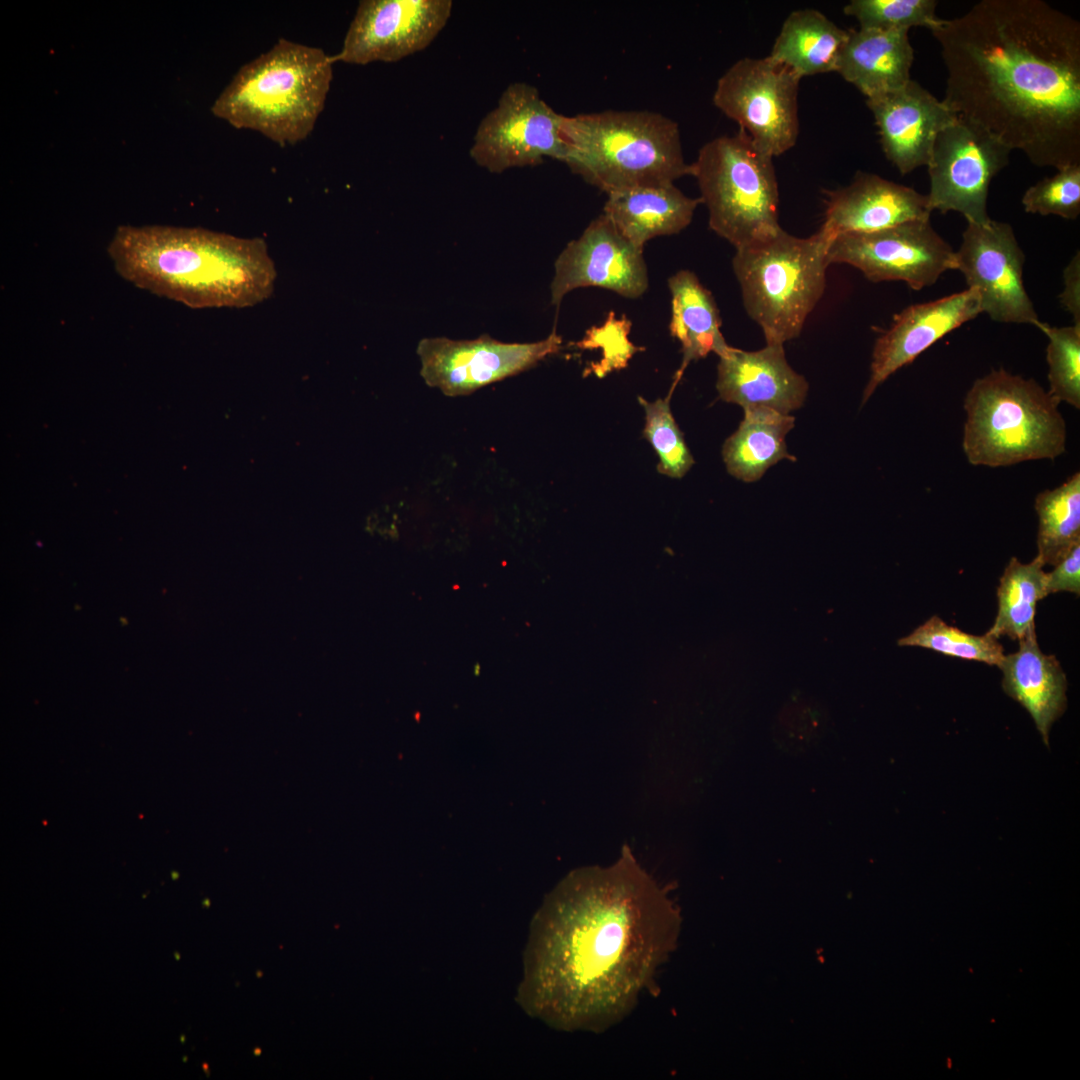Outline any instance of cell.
Here are the masks:
<instances>
[{
    "instance_id": "cell-8",
    "label": "cell",
    "mask_w": 1080,
    "mask_h": 1080,
    "mask_svg": "<svg viewBox=\"0 0 1080 1080\" xmlns=\"http://www.w3.org/2000/svg\"><path fill=\"white\" fill-rule=\"evenodd\" d=\"M690 168L708 210L710 229L735 249L782 229L773 157L742 130L706 142Z\"/></svg>"
},
{
    "instance_id": "cell-19",
    "label": "cell",
    "mask_w": 1080,
    "mask_h": 1080,
    "mask_svg": "<svg viewBox=\"0 0 1080 1080\" xmlns=\"http://www.w3.org/2000/svg\"><path fill=\"white\" fill-rule=\"evenodd\" d=\"M931 213L927 194L859 171L849 185L827 192L820 229L833 239L840 234L869 233L914 220H930Z\"/></svg>"
},
{
    "instance_id": "cell-12",
    "label": "cell",
    "mask_w": 1080,
    "mask_h": 1080,
    "mask_svg": "<svg viewBox=\"0 0 1080 1080\" xmlns=\"http://www.w3.org/2000/svg\"><path fill=\"white\" fill-rule=\"evenodd\" d=\"M828 263L851 265L872 282L903 281L913 290L932 286L955 270V251L930 220H914L869 233L835 236Z\"/></svg>"
},
{
    "instance_id": "cell-17",
    "label": "cell",
    "mask_w": 1080,
    "mask_h": 1080,
    "mask_svg": "<svg viewBox=\"0 0 1080 1080\" xmlns=\"http://www.w3.org/2000/svg\"><path fill=\"white\" fill-rule=\"evenodd\" d=\"M886 158L902 174L927 166L939 132L957 115L917 81L866 98Z\"/></svg>"
},
{
    "instance_id": "cell-28",
    "label": "cell",
    "mask_w": 1080,
    "mask_h": 1080,
    "mask_svg": "<svg viewBox=\"0 0 1080 1080\" xmlns=\"http://www.w3.org/2000/svg\"><path fill=\"white\" fill-rule=\"evenodd\" d=\"M1034 507L1039 519L1037 557L1044 566H1055L1080 542V473L1037 494Z\"/></svg>"
},
{
    "instance_id": "cell-22",
    "label": "cell",
    "mask_w": 1080,
    "mask_h": 1080,
    "mask_svg": "<svg viewBox=\"0 0 1080 1080\" xmlns=\"http://www.w3.org/2000/svg\"><path fill=\"white\" fill-rule=\"evenodd\" d=\"M908 32L848 30L835 72L866 98L905 86L914 61Z\"/></svg>"
},
{
    "instance_id": "cell-21",
    "label": "cell",
    "mask_w": 1080,
    "mask_h": 1080,
    "mask_svg": "<svg viewBox=\"0 0 1080 1080\" xmlns=\"http://www.w3.org/2000/svg\"><path fill=\"white\" fill-rule=\"evenodd\" d=\"M1002 689L1020 703L1032 717L1043 742L1067 707V678L1054 655L1043 653L1036 632L1019 640V649L1004 655L998 665Z\"/></svg>"
},
{
    "instance_id": "cell-35",
    "label": "cell",
    "mask_w": 1080,
    "mask_h": 1080,
    "mask_svg": "<svg viewBox=\"0 0 1080 1080\" xmlns=\"http://www.w3.org/2000/svg\"><path fill=\"white\" fill-rule=\"evenodd\" d=\"M1063 290L1059 302L1069 312L1075 325H1080V253L1076 252L1063 270Z\"/></svg>"
},
{
    "instance_id": "cell-2",
    "label": "cell",
    "mask_w": 1080,
    "mask_h": 1080,
    "mask_svg": "<svg viewBox=\"0 0 1080 1080\" xmlns=\"http://www.w3.org/2000/svg\"><path fill=\"white\" fill-rule=\"evenodd\" d=\"M943 101L1039 167L1080 164V23L1043 0H982L931 31Z\"/></svg>"
},
{
    "instance_id": "cell-1",
    "label": "cell",
    "mask_w": 1080,
    "mask_h": 1080,
    "mask_svg": "<svg viewBox=\"0 0 1080 1080\" xmlns=\"http://www.w3.org/2000/svg\"><path fill=\"white\" fill-rule=\"evenodd\" d=\"M681 917L625 845L607 867L572 871L534 916L517 1000L566 1032H603L655 988Z\"/></svg>"
},
{
    "instance_id": "cell-38",
    "label": "cell",
    "mask_w": 1080,
    "mask_h": 1080,
    "mask_svg": "<svg viewBox=\"0 0 1080 1080\" xmlns=\"http://www.w3.org/2000/svg\"><path fill=\"white\" fill-rule=\"evenodd\" d=\"M175 957H176V959H179V958H180V957H179V954H178L177 952L175 953Z\"/></svg>"
},
{
    "instance_id": "cell-34",
    "label": "cell",
    "mask_w": 1080,
    "mask_h": 1080,
    "mask_svg": "<svg viewBox=\"0 0 1080 1080\" xmlns=\"http://www.w3.org/2000/svg\"><path fill=\"white\" fill-rule=\"evenodd\" d=\"M1046 594L1071 592L1080 594V542L1075 544L1068 554L1059 561L1054 569L1046 573Z\"/></svg>"
},
{
    "instance_id": "cell-26",
    "label": "cell",
    "mask_w": 1080,
    "mask_h": 1080,
    "mask_svg": "<svg viewBox=\"0 0 1080 1080\" xmlns=\"http://www.w3.org/2000/svg\"><path fill=\"white\" fill-rule=\"evenodd\" d=\"M795 418L765 407L744 409V419L724 443L723 460L737 479L753 482L782 459L795 461L787 451L785 437Z\"/></svg>"
},
{
    "instance_id": "cell-11",
    "label": "cell",
    "mask_w": 1080,
    "mask_h": 1080,
    "mask_svg": "<svg viewBox=\"0 0 1080 1080\" xmlns=\"http://www.w3.org/2000/svg\"><path fill=\"white\" fill-rule=\"evenodd\" d=\"M563 118L541 98L535 86L512 83L478 125L470 156L491 173L536 166L546 157L562 161Z\"/></svg>"
},
{
    "instance_id": "cell-37",
    "label": "cell",
    "mask_w": 1080,
    "mask_h": 1080,
    "mask_svg": "<svg viewBox=\"0 0 1080 1080\" xmlns=\"http://www.w3.org/2000/svg\"><path fill=\"white\" fill-rule=\"evenodd\" d=\"M260 1052H261V1050L259 1048L255 1049V1054L256 1055L260 1054Z\"/></svg>"
},
{
    "instance_id": "cell-30",
    "label": "cell",
    "mask_w": 1080,
    "mask_h": 1080,
    "mask_svg": "<svg viewBox=\"0 0 1080 1080\" xmlns=\"http://www.w3.org/2000/svg\"><path fill=\"white\" fill-rule=\"evenodd\" d=\"M679 381L674 379L666 398L648 402L639 397L645 410L643 436L659 457L657 470L672 478H682L694 464V459L684 441L670 409V398Z\"/></svg>"
},
{
    "instance_id": "cell-3",
    "label": "cell",
    "mask_w": 1080,
    "mask_h": 1080,
    "mask_svg": "<svg viewBox=\"0 0 1080 1080\" xmlns=\"http://www.w3.org/2000/svg\"><path fill=\"white\" fill-rule=\"evenodd\" d=\"M107 253L123 279L191 309L255 306L277 279L264 239L200 227L122 225Z\"/></svg>"
},
{
    "instance_id": "cell-33",
    "label": "cell",
    "mask_w": 1080,
    "mask_h": 1080,
    "mask_svg": "<svg viewBox=\"0 0 1080 1080\" xmlns=\"http://www.w3.org/2000/svg\"><path fill=\"white\" fill-rule=\"evenodd\" d=\"M1021 203L1027 213L1075 220L1080 215V164H1073L1030 186Z\"/></svg>"
},
{
    "instance_id": "cell-7",
    "label": "cell",
    "mask_w": 1080,
    "mask_h": 1080,
    "mask_svg": "<svg viewBox=\"0 0 1080 1080\" xmlns=\"http://www.w3.org/2000/svg\"><path fill=\"white\" fill-rule=\"evenodd\" d=\"M831 240L821 229L805 238L781 229L736 249L732 267L743 304L766 344L784 345L800 335L826 288Z\"/></svg>"
},
{
    "instance_id": "cell-4",
    "label": "cell",
    "mask_w": 1080,
    "mask_h": 1080,
    "mask_svg": "<svg viewBox=\"0 0 1080 1080\" xmlns=\"http://www.w3.org/2000/svg\"><path fill=\"white\" fill-rule=\"evenodd\" d=\"M333 63L321 48L281 38L238 70L212 113L281 146L294 145L311 134L324 109Z\"/></svg>"
},
{
    "instance_id": "cell-39",
    "label": "cell",
    "mask_w": 1080,
    "mask_h": 1080,
    "mask_svg": "<svg viewBox=\"0 0 1080 1080\" xmlns=\"http://www.w3.org/2000/svg\"><path fill=\"white\" fill-rule=\"evenodd\" d=\"M203 1069L207 1070V1064H203Z\"/></svg>"
},
{
    "instance_id": "cell-16",
    "label": "cell",
    "mask_w": 1080,
    "mask_h": 1080,
    "mask_svg": "<svg viewBox=\"0 0 1080 1080\" xmlns=\"http://www.w3.org/2000/svg\"><path fill=\"white\" fill-rule=\"evenodd\" d=\"M551 282V303L582 287H599L635 299L648 289V270L640 249L628 241L603 215L557 257Z\"/></svg>"
},
{
    "instance_id": "cell-10",
    "label": "cell",
    "mask_w": 1080,
    "mask_h": 1080,
    "mask_svg": "<svg viewBox=\"0 0 1080 1080\" xmlns=\"http://www.w3.org/2000/svg\"><path fill=\"white\" fill-rule=\"evenodd\" d=\"M1011 151L983 128L957 117L937 135L927 164L932 211H955L967 222L987 224L990 183L1008 165Z\"/></svg>"
},
{
    "instance_id": "cell-31",
    "label": "cell",
    "mask_w": 1080,
    "mask_h": 1080,
    "mask_svg": "<svg viewBox=\"0 0 1080 1080\" xmlns=\"http://www.w3.org/2000/svg\"><path fill=\"white\" fill-rule=\"evenodd\" d=\"M937 5L935 0H851L843 10L862 29L909 31L925 27L933 31L945 20L937 17Z\"/></svg>"
},
{
    "instance_id": "cell-14",
    "label": "cell",
    "mask_w": 1080,
    "mask_h": 1080,
    "mask_svg": "<svg viewBox=\"0 0 1080 1080\" xmlns=\"http://www.w3.org/2000/svg\"><path fill=\"white\" fill-rule=\"evenodd\" d=\"M1024 262L1012 226L993 219L985 225L967 222L955 252V270L978 291L982 313L996 322L1037 327L1041 321L1024 287Z\"/></svg>"
},
{
    "instance_id": "cell-6",
    "label": "cell",
    "mask_w": 1080,
    "mask_h": 1080,
    "mask_svg": "<svg viewBox=\"0 0 1080 1080\" xmlns=\"http://www.w3.org/2000/svg\"><path fill=\"white\" fill-rule=\"evenodd\" d=\"M1059 404L1035 380L1003 368L978 378L964 399L967 460L995 468L1062 455L1067 429Z\"/></svg>"
},
{
    "instance_id": "cell-24",
    "label": "cell",
    "mask_w": 1080,
    "mask_h": 1080,
    "mask_svg": "<svg viewBox=\"0 0 1080 1080\" xmlns=\"http://www.w3.org/2000/svg\"><path fill=\"white\" fill-rule=\"evenodd\" d=\"M671 294L669 330L681 344L682 363L675 378L681 379L687 365L710 352L720 356L729 345L722 332L719 310L712 293L690 270H679L668 279Z\"/></svg>"
},
{
    "instance_id": "cell-9",
    "label": "cell",
    "mask_w": 1080,
    "mask_h": 1080,
    "mask_svg": "<svg viewBox=\"0 0 1080 1080\" xmlns=\"http://www.w3.org/2000/svg\"><path fill=\"white\" fill-rule=\"evenodd\" d=\"M802 78L769 56L742 58L718 79L713 104L771 157L790 150L799 134Z\"/></svg>"
},
{
    "instance_id": "cell-25",
    "label": "cell",
    "mask_w": 1080,
    "mask_h": 1080,
    "mask_svg": "<svg viewBox=\"0 0 1080 1080\" xmlns=\"http://www.w3.org/2000/svg\"><path fill=\"white\" fill-rule=\"evenodd\" d=\"M847 36L848 30L820 11L796 10L783 22L768 56L801 78L835 72Z\"/></svg>"
},
{
    "instance_id": "cell-27",
    "label": "cell",
    "mask_w": 1080,
    "mask_h": 1080,
    "mask_svg": "<svg viewBox=\"0 0 1080 1080\" xmlns=\"http://www.w3.org/2000/svg\"><path fill=\"white\" fill-rule=\"evenodd\" d=\"M1043 567L1037 556L1029 563H1022L1016 557L1010 559L997 588L998 612L987 632L989 635L1019 641L1036 632L1037 603L1047 596Z\"/></svg>"
},
{
    "instance_id": "cell-36",
    "label": "cell",
    "mask_w": 1080,
    "mask_h": 1080,
    "mask_svg": "<svg viewBox=\"0 0 1080 1080\" xmlns=\"http://www.w3.org/2000/svg\"><path fill=\"white\" fill-rule=\"evenodd\" d=\"M171 875H172V877H173L174 879H175V878H177V876H178V874H177L176 872H172V873H171Z\"/></svg>"
},
{
    "instance_id": "cell-18",
    "label": "cell",
    "mask_w": 1080,
    "mask_h": 1080,
    "mask_svg": "<svg viewBox=\"0 0 1080 1080\" xmlns=\"http://www.w3.org/2000/svg\"><path fill=\"white\" fill-rule=\"evenodd\" d=\"M981 313L980 296L974 288L902 310L874 344L870 378L863 392L862 403L890 375L912 363L942 337Z\"/></svg>"
},
{
    "instance_id": "cell-20",
    "label": "cell",
    "mask_w": 1080,
    "mask_h": 1080,
    "mask_svg": "<svg viewBox=\"0 0 1080 1080\" xmlns=\"http://www.w3.org/2000/svg\"><path fill=\"white\" fill-rule=\"evenodd\" d=\"M717 371L720 398L743 409L765 407L788 414L807 396L808 383L788 364L782 344H766L757 351L729 346L719 356Z\"/></svg>"
},
{
    "instance_id": "cell-23",
    "label": "cell",
    "mask_w": 1080,
    "mask_h": 1080,
    "mask_svg": "<svg viewBox=\"0 0 1080 1080\" xmlns=\"http://www.w3.org/2000/svg\"><path fill=\"white\" fill-rule=\"evenodd\" d=\"M700 198H691L674 183L642 186L607 194L602 214L633 245L684 230L692 221Z\"/></svg>"
},
{
    "instance_id": "cell-15",
    "label": "cell",
    "mask_w": 1080,
    "mask_h": 1080,
    "mask_svg": "<svg viewBox=\"0 0 1080 1080\" xmlns=\"http://www.w3.org/2000/svg\"><path fill=\"white\" fill-rule=\"evenodd\" d=\"M451 0H363L333 61L396 62L425 49L445 27Z\"/></svg>"
},
{
    "instance_id": "cell-32",
    "label": "cell",
    "mask_w": 1080,
    "mask_h": 1080,
    "mask_svg": "<svg viewBox=\"0 0 1080 1080\" xmlns=\"http://www.w3.org/2000/svg\"><path fill=\"white\" fill-rule=\"evenodd\" d=\"M1048 338L1049 394L1058 402L1080 408V325H1037Z\"/></svg>"
},
{
    "instance_id": "cell-40",
    "label": "cell",
    "mask_w": 1080,
    "mask_h": 1080,
    "mask_svg": "<svg viewBox=\"0 0 1080 1080\" xmlns=\"http://www.w3.org/2000/svg\"><path fill=\"white\" fill-rule=\"evenodd\" d=\"M204 904H205L206 906H208V905H209V902H208V901H206V902H204Z\"/></svg>"
},
{
    "instance_id": "cell-29",
    "label": "cell",
    "mask_w": 1080,
    "mask_h": 1080,
    "mask_svg": "<svg viewBox=\"0 0 1080 1080\" xmlns=\"http://www.w3.org/2000/svg\"><path fill=\"white\" fill-rule=\"evenodd\" d=\"M900 646L931 649L947 656L998 666L1004 649L998 639L985 633L973 635L951 626L934 615L911 634L898 640Z\"/></svg>"
},
{
    "instance_id": "cell-5",
    "label": "cell",
    "mask_w": 1080,
    "mask_h": 1080,
    "mask_svg": "<svg viewBox=\"0 0 1080 1080\" xmlns=\"http://www.w3.org/2000/svg\"><path fill=\"white\" fill-rule=\"evenodd\" d=\"M561 162L606 194L674 183L690 175L679 125L648 110H605L564 116Z\"/></svg>"
},
{
    "instance_id": "cell-13",
    "label": "cell",
    "mask_w": 1080,
    "mask_h": 1080,
    "mask_svg": "<svg viewBox=\"0 0 1080 1080\" xmlns=\"http://www.w3.org/2000/svg\"><path fill=\"white\" fill-rule=\"evenodd\" d=\"M561 345L562 337L554 329L531 343H505L487 334L472 340L424 338L416 351L425 383L457 397L526 371L558 353Z\"/></svg>"
}]
</instances>
